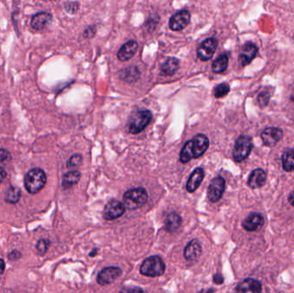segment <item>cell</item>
Listing matches in <instances>:
<instances>
[{
  "label": "cell",
  "instance_id": "obj_1",
  "mask_svg": "<svg viewBox=\"0 0 294 293\" xmlns=\"http://www.w3.org/2000/svg\"><path fill=\"white\" fill-rule=\"evenodd\" d=\"M209 147V139L204 134H197L185 144L180 152V161L187 164L194 158H198L207 152Z\"/></svg>",
  "mask_w": 294,
  "mask_h": 293
},
{
  "label": "cell",
  "instance_id": "obj_2",
  "mask_svg": "<svg viewBox=\"0 0 294 293\" xmlns=\"http://www.w3.org/2000/svg\"><path fill=\"white\" fill-rule=\"evenodd\" d=\"M47 183V176L42 169H32L27 173L24 178V187L31 194L39 193Z\"/></svg>",
  "mask_w": 294,
  "mask_h": 293
},
{
  "label": "cell",
  "instance_id": "obj_3",
  "mask_svg": "<svg viewBox=\"0 0 294 293\" xmlns=\"http://www.w3.org/2000/svg\"><path fill=\"white\" fill-rule=\"evenodd\" d=\"M152 114L150 110H138L130 116L127 123V129L131 134H138L145 130L152 121Z\"/></svg>",
  "mask_w": 294,
  "mask_h": 293
},
{
  "label": "cell",
  "instance_id": "obj_4",
  "mask_svg": "<svg viewBox=\"0 0 294 293\" xmlns=\"http://www.w3.org/2000/svg\"><path fill=\"white\" fill-rule=\"evenodd\" d=\"M140 274L146 277L156 278L165 274V263L159 255L146 258L139 268Z\"/></svg>",
  "mask_w": 294,
  "mask_h": 293
},
{
  "label": "cell",
  "instance_id": "obj_5",
  "mask_svg": "<svg viewBox=\"0 0 294 293\" xmlns=\"http://www.w3.org/2000/svg\"><path fill=\"white\" fill-rule=\"evenodd\" d=\"M148 200V193L145 188L137 187L126 191L123 195V201L126 208L129 210L139 209Z\"/></svg>",
  "mask_w": 294,
  "mask_h": 293
},
{
  "label": "cell",
  "instance_id": "obj_6",
  "mask_svg": "<svg viewBox=\"0 0 294 293\" xmlns=\"http://www.w3.org/2000/svg\"><path fill=\"white\" fill-rule=\"evenodd\" d=\"M252 139L249 136L242 135L238 137L233 149V156L234 161L236 163L245 160L252 151Z\"/></svg>",
  "mask_w": 294,
  "mask_h": 293
},
{
  "label": "cell",
  "instance_id": "obj_7",
  "mask_svg": "<svg viewBox=\"0 0 294 293\" xmlns=\"http://www.w3.org/2000/svg\"><path fill=\"white\" fill-rule=\"evenodd\" d=\"M219 46V41L214 37H209L204 40L201 42V45L198 47L197 54L198 58L201 61H208L209 59L213 58L217 49Z\"/></svg>",
  "mask_w": 294,
  "mask_h": 293
},
{
  "label": "cell",
  "instance_id": "obj_8",
  "mask_svg": "<svg viewBox=\"0 0 294 293\" xmlns=\"http://www.w3.org/2000/svg\"><path fill=\"white\" fill-rule=\"evenodd\" d=\"M191 21V13L189 10H179L174 15H172V17L169 21V27L172 29V31L178 32L184 29L187 27Z\"/></svg>",
  "mask_w": 294,
  "mask_h": 293
},
{
  "label": "cell",
  "instance_id": "obj_9",
  "mask_svg": "<svg viewBox=\"0 0 294 293\" xmlns=\"http://www.w3.org/2000/svg\"><path fill=\"white\" fill-rule=\"evenodd\" d=\"M226 189V180L222 176H217L211 181L207 189V197L213 203H216L223 196Z\"/></svg>",
  "mask_w": 294,
  "mask_h": 293
},
{
  "label": "cell",
  "instance_id": "obj_10",
  "mask_svg": "<svg viewBox=\"0 0 294 293\" xmlns=\"http://www.w3.org/2000/svg\"><path fill=\"white\" fill-rule=\"evenodd\" d=\"M126 212V206L124 203L117 200H111L104 206V219L109 221L119 219Z\"/></svg>",
  "mask_w": 294,
  "mask_h": 293
},
{
  "label": "cell",
  "instance_id": "obj_11",
  "mask_svg": "<svg viewBox=\"0 0 294 293\" xmlns=\"http://www.w3.org/2000/svg\"><path fill=\"white\" fill-rule=\"evenodd\" d=\"M121 274H122V271L117 267L104 268L97 275V283L100 286H107L117 281Z\"/></svg>",
  "mask_w": 294,
  "mask_h": 293
},
{
  "label": "cell",
  "instance_id": "obj_12",
  "mask_svg": "<svg viewBox=\"0 0 294 293\" xmlns=\"http://www.w3.org/2000/svg\"><path fill=\"white\" fill-rule=\"evenodd\" d=\"M282 137L283 131L279 127H267L261 133L262 142L268 147H273L277 145Z\"/></svg>",
  "mask_w": 294,
  "mask_h": 293
},
{
  "label": "cell",
  "instance_id": "obj_13",
  "mask_svg": "<svg viewBox=\"0 0 294 293\" xmlns=\"http://www.w3.org/2000/svg\"><path fill=\"white\" fill-rule=\"evenodd\" d=\"M139 49V43L135 40H130L123 44L117 52V59L120 62L130 60L136 55Z\"/></svg>",
  "mask_w": 294,
  "mask_h": 293
},
{
  "label": "cell",
  "instance_id": "obj_14",
  "mask_svg": "<svg viewBox=\"0 0 294 293\" xmlns=\"http://www.w3.org/2000/svg\"><path fill=\"white\" fill-rule=\"evenodd\" d=\"M258 54V48L252 42H246L242 46V50L240 53L238 60L242 66H246L250 64L255 56Z\"/></svg>",
  "mask_w": 294,
  "mask_h": 293
},
{
  "label": "cell",
  "instance_id": "obj_15",
  "mask_svg": "<svg viewBox=\"0 0 294 293\" xmlns=\"http://www.w3.org/2000/svg\"><path fill=\"white\" fill-rule=\"evenodd\" d=\"M264 218L260 213H253L249 214L242 223V228L247 232H256L264 225Z\"/></svg>",
  "mask_w": 294,
  "mask_h": 293
},
{
  "label": "cell",
  "instance_id": "obj_16",
  "mask_svg": "<svg viewBox=\"0 0 294 293\" xmlns=\"http://www.w3.org/2000/svg\"><path fill=\"white\" fill-rule=\"evenodd\" d=\"M205 176V171L201 168L195 169L192 173H191L188 180L186 185V189L188 193H194L197 190L198 187L201 186V182L203 180Z\"/></svg>",
  "mask_w": 294,
  "mask_h": 293
},
{
  "label": "cell",
  "instance_id": "obj_17",
  "mask_svg": "<svg viewBox=\"0 0 294 293\" xmlns=\"http://www.w3.org/2000/svg\"><path fill=\"white\" fill-rule=\"evenodd\" d=\"M53 16L49 12H39L31 18L30 25L36 30H43L52 23Z\"/></svg>",
  "mask_w": 294,
  "mask_h": 293
},
{
  "label": "cell",
  "instance_id": "obj_18",
  "mask_svg": "<svg viewBox=\"0 0 294 293\" xmlns=\"http://www.w3.org/2000/svg\"><path fill=\"white\" fill-rule=\"evenodd\" d=\"M180 59L176 57H169L166 59L160 66V75L163 77H172L176 73L180 68Z\"/></svg>",
  "mask_w": 294,
  "mask_h": 293
},
{
  "label": "cell",
  "instance_id": "obj_19",
  "mask_svg": "<svg viewBox=\"0 0 294 293\" xmlns=\"http://www.w3.org/2000/svg\"><path fill=\"white\" fill-rule=\"evenodd\" d=\"M267 181V174L262 169H256L250 173L248 179V186L252 189H257L264 186Z\"/></svg>",
  "mask_w": 294,
  "mask_h": 293
},
{
  "label": "cell",
  "instance_id": "obj_20",
  "mask_svg": "<svg viewBox=\"0 0 294 293\" xmlns=\"http://www.w3.org/2000/svg\"><path fill=\"white\" fill-rule=\"evenodd\" d=\"M202 253L201 245L197 239H193L184 249V257L187 261H197Z\"/></svg>",
  "mask_w": 294,
  "mask_h": 293
},
{
  "label": "cell",
  "instance_id": "obj_21",
  "mask_svg": "<svg viewBox=\"0 0 294 293\" xmlns=\"http://www.w3.org/2000/svg\"><path fill=\"white\" fill-rule=\"evenodd\" d=\"M140 70L136 65H130L127 67L123 68L119 72V77L127 84L135 83L140 78Z\"/></svg>",
  "mask_w": 294,
  "mask_h": 293
},
{
  "label": "cell",
  "instance_id": "obj_22",
  "mask_svg": "<svg viewBox=\"0 0 294 293\" xmlns=\"http://www.w3.org/2000/svg\"><path fill=\"white\" fill-rule=\"evenodd\" d=\"M262 290L261 282L254 279H246L236 287V292L237 293H260Z\"/></svg>",
  "mask_w": 294,
  "mask_h": 293
},
{
  "label": "cell",
  "instance_id": "obj_23",
  "mask_svg": "<svg viewBox=\"0 0 294 293\" xmlns=\"http://www.w3.org/2000/svg\"><path fill=\"white\" fill-rule=\"evenodd\" d=\"M182 219L178 213L172 212L169 213L165 220V228L167 232L173 233L176 232L181 226Z\"/></svg>",
  "mask_w": 294,
  "mask_h": 293
},
{
  "label": "cell",
  "instance_id": "obj_24",
  "mask_svg": "<svg viewBox=\"0 0 294 293\" xmlns=\"http://www.w3.org/2000/svg\"><path fill=\"white\" fill-rule=\"evenodd\" d=\"M229 65V56L227 54H222L213 62L212 70L214 73L220 74L227 71Z\"/></svg>",
  "mask_w": 294,
  "mask_h": 293
},
{
  "label": "cell",
  "instance_id": "obj_25",
  "mask_svg": "<svg viewBox=\"0 0 294 293\" xmlns=\"http://www.w3.org/2000/svg\"><path fill=\"white\" fill-rule=\"evenodd\" d=\"M81 173L78 171H69L63 176L62 187L64 189H68L73 187L80 180Z\"/></svg>",
  "mask_w": 294,
  "mask_h": 293
},
{
  "label": "cell",
  "instance_id": "obj_26",
  "mask_svg": "<svg viewBox=\"0 0 294 293\" xmlns=\"http://www.w3.org/2000/svg\"><path fill=\"white\" fill-rule=\"evenodd\" d=\"M282 167L287 172L294 171V149H288L282 155Z\"/></svg>",
  "mask_w": 294,
  "mask_h": 293
},
{
  "label": "cell",
  "instance_id": "obj_27",
  "mask_svg": "<svg viewBox=\"0 0 294 293\" xmlns=\"http://www.w3.org/2000/svg\"><path fill=\"white\" fill-rule=\"evenodd\" d=\"M159 21H160V16L158 13L152 14L151 16H149L144 23V27H145L146 32L152 34L153 31H155L157 26L159 25Z\"/></svg>",
  "mask_w": 294,
  "mask_h": 293
},
{
  "label": "cell",
  "instance_id": "obj_28",
  "mask_svg": "<svg viewBox=\"0 0 294 293\" xmlns=\"http://www.w3.org/2000/svg\"><path fill=\"white\" fill-rule=\"evenodd\" d=\"M20 198H21V190L19 188L16 187H10L7 191L4 200L6 201L7 203L16 204L19 201Z\"/></svg>",
  "mask_w": 294,
  "mask_h": 293
},
{
  "label": "cell",
  "instance_id": "obj_29",
  "mask_svg": "<svg viewBox=\"0 0 294 293\" xmlns=\"http://www.w3.org/2000/svg\"><path fill=\"white\" fill-rule=\"evenodd\" d=\"M231 87L229 84L227 83H222V84L217 85L214 88V97L215 98H222L229 94Z\"/></svg>",
  "mask_w": 294,
  "mask_h": 293
},
{
  "label": "cell",
  "instance_id": "obj_30",
  "mask_svg": "<svg viewBox=\"0 0 294 293\" xmlns=\"http://www.w3.org/2000/svg\"><path fill=\"white\" fill-rule=\"evenodd\" d=\"M270 98H271V93L268 90L262 91L261 93L259 94L258 97H257L259 106L261 108H265L266 106H268Z\"/></svg>",
  "mask_w": 294,
  "mask_h": 293
},
{
  "label": "cell",
  "instance_id": "obj_31",
  "mask_svg": "<svg viewBox=\"0 0 294 293\" xmlns=\"http://www.w3.org/2000/svg\"><path fill=\"white\" fill-rule=\"evenodd\" d=\"M82 162H83L82 156L80 154H75L69 158L66 166H67L68 169H71V170L76 169V168L79 167L82 165Z\"/></svg>",
  "mask_w": 294,
  "mask_h": 293
},
{
  "label": "cell",
  "instance_id": "obj_32",
  "mask_svg": "<svg viewBox=\"0 0 294 293\" xmlns=\"http://www.w3.org/2000/svg\"><path fill=\"white\" fill-rule=\"evenodd\" d=\"M79 6L80 4L78 3V1H67L64 3V8H65V11L71 14V15H74L76 13L78 12L79 10Z\"/></svg>",
  "mask_w": 294,
  "mask_h": 293
},
{
  "label": "cell",
  "instance_id": "obj_33",
  "mask_svg": "<svg viewBox=\"0 0 294 293\" xmlns=\"http://www.w3.org/2000/svg\"><path fill=\"white\" fill-rule=\"evenodd\" d=\"M49 244H50V242L48 239L39 240V242L36 245V249L39 253V255H45L46 252L48 251V249H49Z\"/></svg>",
  "mask_w": 294,
  "mask_h": 293
},
{
  "label": "cell",
  "instance_id": "obj_34",
  "mask_svg": "<svg viewBox=\"0 0 294 293\" xmlns=\"http://www.w3.org/2000/svg\"><path fill=\"white\" fill-rule=\"evenodd\" d=\"M97 28L95 24H91L89 25L84 29V32H83V37L87 40H91L94 38L96 34H97Z\"/></svg>",
  "mask_w": 294,
  "mask_h": 293
},
{
  "label": "cell",
  "instance_id": "obj_35",
  "mask_svg": "<svg viewBox=\"0 0 294 293\" xmlns=\"http://www.w3.org/2000/svg\"><path fill=\"white\" fill-rule=\"evenodd\" d=\"M11 160V155L5 149H0V165H5Z\"/></svg>",
  "mask_w": 294,
  "mask_h": 293
},
{
  "label": "cell",
  "instance_id": "obj_36",
  "mask_svg": "<svg viewBox=\"0 0 294 293\" xmlns=\"http://www.w3.org/2000/svg\"><path fill=\"white\" fill-rule=\"evenodd\" d=\"M8 257H9V260L10 261H16L17 259H19L21 257V253L19 251H17V250H14V251L11 252L8 255Z\"/></svg>",
  "mask_w": 294,
  "mask_h": 293
},
{
  "label": "cell",
  "instance_id": "obj_37",
  "mask_svg": "<svg viewBox=\"0 0 294 293\" xmlns=\"http://www.w3.org/2000/svg\"><path fill=\"white\" fill-rule=\"evenodd\" d=\"M214 282L216 285H222L224 283V277L222 276V274H215L214 276Z\"/></svg>",
  "mask_w": 294,
  "mask_h": 293
},
{
  "label": "cell",
  "instance_id": "obj_38",
  "mask_svg": "<svg viewBox=\"0 0 294 293\" xmlns=\"http://www.w3.org/2000/svg\"><path fill=\"white\" fill-rule=\"evenodd\" d=\"M7 173L6 171L3 170V168L0 167V184L3 182L4 179L6 178Z\"/></svg>",
  "mask_w": 294,
  "mask_h": 293
},
{
  "label": "cell",
  "instance_id": "obj_39",
  "mask_svg": "<svg viewBox=\"0 0 294 293\" xmlns=\"http://www.w3.org/2000/svg\"><path fill=\"white\" fill-rule=\"evenodd\" d=\"M5 269V263L3 259H0V274H2L3 273V271Z\"/></svg>",
  "mask_w": 294,
  "mask_h": 293
},
{
  "label": "cell",
  "instance_id": "obj_40",
  "mask_svg": "<svg viewBox=\"0 0 294 293\" xmlns=\"http://www.w3.org/2000/svg\"><path fill=\"white\" fill-rule=\"evenodd\" d=\"M288 201H289V203L291 204L292 206H294V191L290 193V195L288 197Z\"/></svg>",
  "mask_w": 294,
  "mask_h": 293
},
{
  "label": "cell",
  "instance_id": "obj_41",
  "mask_svg": "<svg viewBox=\"0 0 294 293\" xmlns=\"http://www.w3.org/2000/svg\"><path fill=\"white\" fill-rule=\"evenodd\" d=\"M129 291H131V292H134V291H138V292H143V291L141 290V289H139V288H136V289H131V290H129V289H124V290H122V292H129Z\"/></svg>",
  "mask_w": 294,
  "mask_h": 293
},
{
  "label": "cell",
  "instance_id": "obj_42",
  "mask_svg": "<svg viewBox=\"0 0 294 293\" xmlns=\"http://www.w3.org/2000/svg\"><path fill=\"white\" fill-rule=\"evenodd\" d=\"M96 255H97V249H94L93 251H91L90 254V256H95Z\"/></svg>",
  "mask_w": 294,
  "mask_h": 293
},
{
  "label": "cell",
  "instance_id": "obj_43",
  "mask_svg": "<svg viewBox=\"0 0 294 293\" xmlns=\"http://www.w3.org/2000/svg\"><path fill=\"white\" fill-rule=\"evenodd\" d=\"M291 99H292V101H294V92H293V93H292Z\"/></svg>",
  "mask_w": 294,
  "mask_h": 293
}]
</instances>
